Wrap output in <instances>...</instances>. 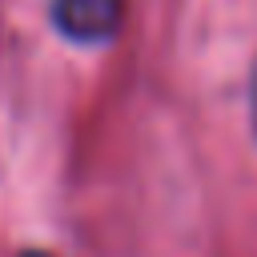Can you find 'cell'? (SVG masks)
I'll return each instance as SVG.
<instances>
[{
    "instance_id": "1",
    "label": "cell",
    "mask_w": 257,
    "mask_h": 257,
    "mask_svg": "<svg viewBox=\"0 0 257 257\" xmlns=\"http://www.w3.org/2000/svg\"><path fill=\"white\" fill-rule=\"evenodd\" d=\"M48 8L56 32L76 44L112 40L124 20V0H48Z\"/></svg>"
},
{
    "instance_id": "2",
    "label": "cell",
    "mask_w": 257,
    "mask_h": 257,
    "mask_svg": "<svg viewBox=\"0 0 257 257\" xmlns=\"http://www.w3.org/2000/svg\"><path fill=\"white\" fill-rule=\"evenodd\" d=\"M24 257H48V253H40V249H28V253H24Z\"/></svg>"
}]
</instances>
